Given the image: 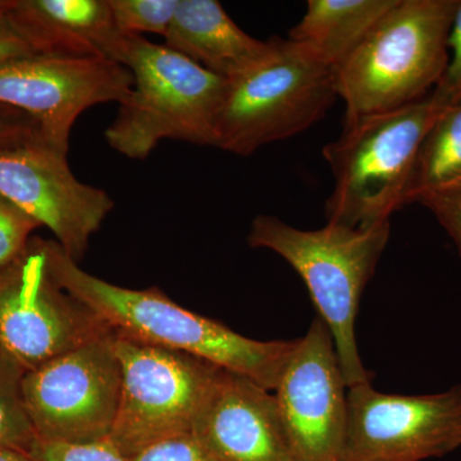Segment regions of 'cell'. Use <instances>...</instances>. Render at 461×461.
<instances>
[{"instance_id":"1","label":"cell","mask_w":461,"mask_h":461,"mask_svg":"<svg viewBox=\"0 0 461 461\" xmlns=\"http://www.w3.org/2000/svg\"><path fill=\"white\" fill-rule=\"evenodd\" d=\"M48 272L115 335L193 355L275 393L297 339L258 341L182 308L156 287L115 286L80 268L57 241L41 240Z\"/></svg>"},{"instance_id":"2","label":"cell","mask_w":461,"mask_h":461,"mask_svg":"<svg viewBox=\"0 0 461 461\" xmlns=\"http://www.w3.org/2000/svg\"><path fill=\"white\" fill-rule=\"evenodd\" d=\"M460 0H396L335 68L345 121L427 98L448 63V33Z\"/></svg>"},{"instance_id":"3","label":"cell","mask_w":461,"mask_h":461,"mask_svg":"<svg viewBox=\"0 0 461 461\" xmlns=\"http://www.w3.org/2000/svg\"><path fill=\"white\" fill-rule=\"evenodd\" d=\"M390 222L372 229L327 223L323 229H295L272 215L251 223L250 247L284 258L304 281L320 318L329 327L346 386L369 384L355 339L364 288L371 281L391 233Z\"/></svg>"},{"instance_id":"4","label":"cell","mask_w":461,"mask_h":461,"mask_svg":"<svg viewBox=\"0 0 461 461\" xmlns=\"http://www.w3.org/2000/svg\"><path fill=\"white\" fill-rule=\"evenodd\" d=\"M427 98L393 111L345 121L341 136L323 149L335 186L327 221L348 229H372L408 204L421 142L441 113Z\"/></svg>"},{"instance_id":"5","label":"cell","mask_w":461,"mask_h":461,"mask_svg":"<svg viewBox=\"0 0 461 461\" xmlns=\"http://www.w3.org/2000/svg\"><path fill=\"white\" fill-rule=\"evenodd\" d=\"M124 67L132 90L105 130L109 147L132 160L147 159L163 140L215 148L226 78L141 35L130 36Z\"/></svg>"},{"instance_id":"6","label":"cell","mask_w":461,"mask_h":461,"mask_svg":"<svg viewBox=\"0 0 461 461\" xmlns=\"http://www.w3.org/2000/svg\"><path fill=\"white\" fill-rule=\"evenodd\" d=\"M339 98L335 68L295 41L271 39V50L227 80L215 124V148L248 157L286 140L324 117Z\"/></svg>"},{"instance_id":"7","label":"cell","mask_w":461,"mask_h":461,"mask_svg":"<svg viewBox=\"0 0 461 461\" xmlns=\"http://www.w3.org/2000/svg\"><path fill=\"white\" fill-rule=\"evenodd\" d=\"M122 371L120 405L108 438L127 459L193 430L222 369L193 355L113 333Z\"/></svg>"},{"instance_id":"8","label":"cell","mask_w":461,"mask_h":461,"mask_svg":"<svg viewBox=\"0 0 461 461\" xmlns=\"http://www.w3.org/2000/svg\"><path fill=\"white\" fill-rule=\"evenodd\" d=\"M121 384L111 333L23 373L21 388L38 438L84 444L111 435Z\"/></svg>"},{"instance_id":"9","label":"cell","mask_w":461,"mask_h":461,"mask_svg":"<svg viewBox=\"0 0 461 461\" xmlns=\"http://www.w3.org/2000/svg\"><path fill=\"white\" fill-rule=\"evenodd\" d=\"M111 333L50 277L41 239L0 269V350L23 372Z\"/></svg>"},{"instance_id":"10","label":"cell","mask_w":461,"mask_h":461,"mask_svg":"<svg viewBox=\"0 0 461 461\" xmlns=\"http://www.w3.org/2000/svg\"><path fill=\"white\" fill-rule=\"evenodd\" d=\"M127 67L104 58L35 54L0 66V104L29 115L41 140L68 154L76 121L103 103H123L132 90Z\"/></svg>"},{"instance_id":"11","label":"cell","mask_w":461,"mask_h":461,"mask_svg":"<svg viewBox=\"0 0 461 461\" xmlns=\"http://www.w3.org/2000/svg\"><path fill=\"white\" fill-rule=\"evenodd\" d=\"M344 461H424L461 447V384L430 395L348 387Z\"/></svg>"},{"instance_id":"12","label":"cell","mask_w":461,"mask_h":461,"mask_svg":"<svg viewBox=\"0 0 461 461\" xmlns=\"http://www.w3.org/2000/svg\"><path fill=\"white\" fill-rule=\"evenodd\" d=\"M0 195L48 227L77 263L114 208L108 193L78 180L67 154L41 139L0 150Z\"/></svg>"},{"instance_id":"13","label":"cell","mask_w":461,"mask_h":461,"mask_svg":"<svg viewBox=\"0 0 461 461\" xmlns=\"http://www.w3.org/2000/svg\"><path fill=\"white\" fill-rule=\"evenodd\" d=\"M348 386L320 317L297 339L273 395L297 461H344Z\"/></svg>"},{"instance_id":"14","label":"cell","mask_w":461,"mask_h":461,"mask_svg":"<svg viewBox=\"0 0 461 461\" xmlns=\"http://www.w3.org/2000/svg\"><path fill=\"white\" fill-rule=\"evenodd\" d=\"M191 433L218 461H297L273 393L223 369Z\"/></svg>"},{"instance_id":"15","label":"cell","mask_w":461,"mask_h":461,"mask_svg":"<svg viewBox=\"0 0 461 461\" xmlns=\"http://www.w3.org/2000/svg\"><path fill=\"white\" fill-rule=\"evenodd\" d=\"M11 12L39 54L126 63L131 35L115 25L108 0H12Z\"/></svg>"},{"instance_id":"16","label":"cell","mask_w":461,"mask_h":461,"mask_svg":"<svg viewBox=\"0 0 461 461\" xmlns=\"http://www.w3.org/2000/svg\"><path fill=\"white\" fill-rule=\"evenodd\" d=\"M165 45L226 80L244 74L271 50V41L242 32L217 0H178Z\"/></svg>"},{"instance_id":"17","label":"cell","mask_w":461,"mask_h":461,"mask_svg":"<svg viewBox=\"0 0 461 461\" xmlns=\"http://www.w3.org/2000/svg\"><path fill=\"white\" fill-rule=\"evenodd\" d=\"M396 0H309L288 41L304 45L336 68Z\"/></svg>"},{"instance_id":"18","label":"cell","mask_w":461,"mask_h":461,"mask_svg":"<svg viewBox=\"0 0 461 461\" xmlns=\"http://www.w3.org/2000/svg\"><path fill=\"white\" fill-rule=\"evenodd\" d=\"M461 184V102L444 109L421 142L409 203L429 191Z\"/></svg>"},{"instance_id":"19","label":"cell","mask_w":461,"mask_h":461,"mask_svg":"<svg viewBox=\"0 0 461 461\" xmlns=\"http://www.w3.org/2000/svg\"><path fill=\"white\" fill-rule=\"evenodd\" d=\"M23 369L0 350V448L29 453L38 438L23 403Z\"/></svg>"},{"instance_id":"20","label":"cell","mask_w":461,"mask_h":461,"mask_svg":"<svg viewBox=\"0 0 461 461\" xmlns=\"http://www.w3.org/2000/svg\"><path fill=\"white\" fill-rule=\"evenodd\" d=\"M115 25L126 35L157 33L165 38L178 0H108Z\"/></svg>"},{"instance_id":"21","label":"cell","mask_w":461,"mask_h":461,"mask_svg":"<svg viewBox=\"0 0 461 461\" xmlns=\"http://www.w3.org/2000/svg\"><path fill=\"white\" fill-rule=\"evenodd\" d=\"M41 227L11 200L0 195V269L17 259L30 244L33 230Z\"/></svg>"},{"instance_id":"22","label":"cell","mask_w":461,"mask_h":461,"mask_svg":"<svg viewBox=\"0 0 461 461\" xmlns=\"http://www.w3.org/2000/svg\"><path fill=\"white\" fill-rule=\"evenodd\" d=\"M29 454L35 461H129L109 439L72 444L36 438Z\"/></svg>"},{"instance_id":"23","label":"cell","mask_w":461,"mask_h":461,"mask_svg":"<svg viewBox=\"0 0 461 461\" xmlns=\"http://www.w3.org/2000/svg\"><path fill=\"white\" fill-rule=\"evenodd\" d=\"M447 48L451 50L447 67L429 94L433 104L441 111L461 102V0L448 33Z\"/></svg>"},{"instance_id":"24","label":"cell","mask_w":461,"mask_h":461,"mask_svg":"<svg viewBox=\"0 0 461 461\" xmlns=\"http://www.w3.org/2000/svg\"><path fill=\"white\" fill-rule=\"evenodd\" d=\"M414 203H420L435 214L453 239L461 258V184L421 194Z\"/></svg>"},{"instance_id":"25","label":"cell","mask_w":461,"mask_h":461,"mask_svg":"<svg viewBox=\"0 0 461 461\" xmlns=\"http://www.w3.org/2000/svg\"><path fill=\"white\" fill-rule=\"evenodd\" d=\"M129 461H218L193 433L173 437L150 446Z\"/></svg>"},{"instance_id":"26","label":"cell","mask_w":461,"mask_h":461,"mask_svg":"<svg viewBox=\"0 0 461 461\" xmlns=\"http://www.w3.org/2000/svg\"><path fill=\"white\" fill-rule=\"evenodd\" d=\"M12 0H0V66L39 54L12 16Z\"/></svg>"},{"instance_id":"27","label":"cell","mask_w":461,"mask_h":461,"mask_svg":"<svg viewBox=\"0 0 461 461\" xmlns=\"http://www.w3.org/2000/svg\"><path fill=\"white\" fill-rule=\"evenodd\" d=\"M41 139L38 126L29 115L0 104V150Z\"/></svg>"},{"instance_id":"28","label":"cell","mask_w":461,"mask_h":461,"mask_svg":"<svg viewBox=\"0 0 461 461\" xmlns=\"http://www.w3.org/2000/svg\"><path fill=\"white\" fill-rule=\"evenodd\" d=\"M0 461H35L26 451L16 448H0Z\"/></svg>"}]
</instances>
